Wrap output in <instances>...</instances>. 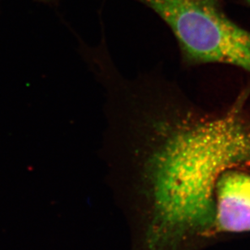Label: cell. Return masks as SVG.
Segmentation results:
<instances>
[{"mask_svg":"<svg viewBox=\"0 0 250 250\" xmlns=\"http://www.w3.org/2000/svg\"><path fill=\"white\" fill-rule=\"evenodd\" d=\"M248 99L222 112L196 111L153 73L122 75L106 89L104 154L149 188L155 250H201L218 238L217 182L250 167Z\"/></svg>","mask_w":250,"mask_h":250,"instance_id":"cell-1","label":"cell"},{"mask_svg":"<svg viewBox=\"0 0 250 250\" xmlns=\"http://www.w3.org/2000/svg\"><path fill=\"white\" fill-rule=\"evenodd\" d=\"M200 1H203V2H210V3H213V4H214V2H215L216 0H200Z\"/></svg>","mask_w":250,"mask_h":250,"instance_id":"cell-4","label":"cell"},{"mask_svg":"<svg viewBox=\"0 0 250 250\" xmlns=\"http://www.w3.org/2000/svg\"><path fill=\"white\" fill-rule=\"evenodd\" d=\"M246 1H247V2L250 4V0H246Z\"/></svg>","mask_w":250,"mask_h":250,"instance_id":"cell-5","label":"cell"},{"mask_svg":"<svg viewBox=\"0 0 250 250\" xmlns=\"http://www.w3.org/2000/svg\"><path fill=\"white\" fill-rule=\"evenodd\" d=\"M151 8L171 29L185 61L218 62L250 72V32L200 0H136Z\"/></svg>","mask_w":250,"mask_h":250,"instance_id":"cell-2","label":"cell"},{"mask_svg":"<svg viewBox=\"0 0 250 250\" xmlns=\"http://www.w3.org/2000/svg\"><path fill=\"white\" fill-rule=\"evenodd\" d=\"M217 236L250 232V174L239 169L225 171L214 192Z\"/></svg>","mask_w":250,"mask_h":250,"instance_id":"cell-3","label":"cell"}]
</instances>
